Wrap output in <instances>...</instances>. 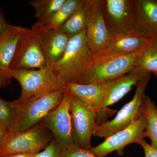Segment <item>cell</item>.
<instances>
[{
  "label": "cell",
  "mask_w": 157,
  "mask_h": 157,
  "mask_svg": "<svg viewBox=\"0 0 157 157\" xmlns=\"http://www.w3.org/2000/svg\"><path fill=\"white\" fill-rule=\"evenodd\" d=\"M93 54L86 43L85 31L70 39L64 54L51 67L61 84L78 83L88 67Z\"/></svg>",
  "instance_id": "cell-1"
},
{
  "label": "cell",
  "mask_w": 157,
  "mask_h": 157,
  "mask_svg": "<svg viewBox=\"0 0 157 157\" xmlns=\"http://www.w3.org/2000/svg\"><path fill=\"white\" fill-rule=\"evenodd\" d=\"M7 72L11 78H15L20 85L21 94L17 100L18 103L63 89V86L50 66L38 70L9 69Z\"/></svg>",
  "instance_id": "cell-2"
},
{
  "label": "cell",
  "mask_w": 157,
  "mask_h": 157,
  "mask_svg": "<svg viewBox=\"0 0 157 157\" xmlns=\"http://www.w3.org/2000/svg\"><path fill=\"white\" fill-rule=\"evenodd\" d=\"M64 94L62 89L39 98L18 102L17 116L8 132H24L39 124L43 118L58 107Z\"/></svg>",
  "instance_id": "cell-3"
},
{
  "label": "cell",
  "mask_w": 157,
  "mask_h": 157,
  "mask_svg": "<svg viewBox=\"0 0 157 157\" xmlns=\"http://www.w3.org/2000/svg\"><path fill=\"white\" fill-rule=\"evenodd\" d=\"M68 94L70 98L73 143L79 148L90 150L93 147L92 137L98 125L97 113L94 108L75 96Z\"/></svg>",
  "instance_id": "cell-4"
},
{
  "label": "cell",
  "mask_w": 157,
  "mask_h": 157,
  "mask_svg": "<svg viewBox=\"0 0 157 157\" xmlns=\"http://www.w3.org/2000/svg\"><path fill=\"white\" fill-rule=\"evenodd\" d=\"M146 48L126 55L90 64L78 83L97 84L121 78L131 72L137 59Z\"/></svg>",
  "instance_id": "cell-5"
},
{
  "label": "cell",
  "mask_w": 157,
  "mask_h": 157,
  "mask_svg": "<svg viewBox=\"0 0 157 157\" xmlns=\"http://www.w3.org/2000/svg\"><path fill=\"white\" fill-rule=\"evenodd\" d=\"M54 139L51 132L39 124L24 132H8L0 149V156L17 153H39Z\"/></svg>",
  "instance_id": "cell-6"
},
{
  "label": "cell",
  "mask_w": 157,
  "mask_h": 157,
  "mask_svg": "<svg viewBox=\"0 0 157 157\" xmlns=\"http://www.w3.org/2000/svg\"><path fill=\"white\" fill-rule=\"evenodd\" d=\"M42 28L39 22L27 29L20 39L9 69L12 70L42 69L47 66L40 41Z\"/></svg>",
  "instance_id": "cell-7"
},
{
  "label": "cell",
  "mask_w": 157,
  "mask_h": 157,
  "mask_svg": "<svg viewBox=\"0 0 157 157\" xmlns=\"http://www.w3.org/2000/svg\"><path fill=\"white\" fill-rule=\"evenodd\" d=\"M150 77L151 74H148L138 82L132 100L124 105L113 119L98 125L94 136L107 138L126 128L142 114L143 96Z\"/></svg>",
  "instance_id": "cell-8"
},
{
  "label": "cell",
  "mask_w": 157,
  "mask_h": 157,
  "mask_svg": "<svg viewBox=\"0 0 157 157\" xmlns=\"http://www.w3.org/2000/svg\"><path fill=\"white\" fill-rule=\"evenodd\" d=\"M117 80L97 84H82L76 83H65L64 91L75 96L90 107L97 113L98 125L107 121L108 118L117 112L116 109L106 107L104 100L116 82Z\"/></svg>",
  "instance_id": "cell-9"
},
{
  "label": "cell",
  "mask_w": 157,
  "mask_h": 157,
  "mask_svg": "<svg viewBox=\"0 0 157 157\" xmlns=\"http://www.w3.org/2000/svg\"><path fill=\"white\" fill-rule=\"evenodd\" d=\"M146 121L141 114L125 128L105 138L102 143L92 147L90 151L98 157H104L116 151L123 155L125 147L129 144L137 143L147 137Z\"/></svg>",
  "instance_id": "cell-10"
},
{
  "label": "cell",
  "mask_w": 157,
  "mask_h": 157,
  "mask_svg": "<svg viewBox=\"0 0 157 157\" xmlns=\"http://www.w3.org/2000/svg\"><path fill=\"white\" fill-rule=\"evenodd\" d=\"M85 35L93 54L109 47L114 41L115 37L109 32L104 19L102 0H89Z\"/></svg>",
  "instance_id": "cell-11"
},
{
  "label": "cell",
  "mask_w": 157,
  "mask_h": 157,
  "mask_svg": "<svg viewBox=\"0 0 157 157\" xmlns=\"http://www.w3.org/2000/svg\"><path fill=\"white\" fill-rule=\"evenodd\" d=\"M108 29L114 37L132 30L135 21L134 0H102Z\"/></svg>",
  "instance_id": "cell-12"
},
{
  "label": "cell",
  "mask_w": 157,
  "mask_h": 157,
  "mask_svg": "<svg viewBox=\"0 0 157 157\" xmlns=\"http://www.w3.org/2000/svg\"><path fill=\"white\" fill-rule=\"evenodd\" d=\"M64 92L63 98L58 107L49 112L39 123L51 132L60 147L73 144L71 135L70 96Z\"/></svg>",
  "instance_id": "cell-13"
},
{
  "label": "cell",
  "mask_w": 157,
  "mask_h": 157,
  "mask_svg": "<svg viewBox=\"0 0 157 157\" xmlns=\"http://www.w3.org/2000/svg\"><path fill=\"white\" fill-rule=\"evenodd\" d=\"M152 41V39L144 38L134 31H130L115 37L109 47L93 54L89 64L134 53L146 48Z\"/></svg>",
  "instance_id": "cell-14"
},
{
  "label": "cell",
  "mask_w": 157,
  "mask_h": 157,
  "mask_svg": "<svg viewBox=\"0 0 157 157\" xmlns=\"http://www.w3.org/2000/svg\"><path fill=\"white\" fill-rule=\"evenodd\" d=\"M135 21L132 30L152 39L157 36V0H134Z\"/></svg>",
  "instance_id": "cell-15"
},
{
  "label": "cell",
  "mask_w": 157,
  "mask_h": 157,
  "mask_svg": "<svg viewBox=\"0 0 157 157\" xmlns=\"http://www.w3.org/2000/svg\"><path fill=\"white\" fill-rule=\"evenodd\" d=\"M70 38L59 29H43L40 41L47 66H51L62 58Z\"/></svg>",
  "instance_id": "cell-16"
},
{
  "label": "cell",
  "mask_w": 157,
  "mask_h": 157,
  "mask_svg": "<svg viewBox=\"0 0 157 157\" xmlns=\"http://www.w3.org/2000/svg\"><path fill=\"white\" fill-rule=\"evenodd\" d=\"M27 29L9 24L0 33V67L9 70L20 39Z\"/></svg>",
  "instance_id": "cell-17"
},
{
  "label": "cell",
  "mask_w": 157,
  "mask_h": 157,
  "mask_svg": "<svg viewBox=\"0 0 157 157\" xmlns=\"http://www.w3.org/2000/svg\"><path fill=\"white\" fill-rule=\"evenodd\" d=\"M150 73H129L118 78L116 82L104 100V104L109 107L117 103L136 86L147 75Z\"/></svg>",
  "instance_id": "cell-18"
},
{
  "label": "cell",
  "mask_w": 157,
  "mask_h": 157,
  "mask_svg": "<svg viewBox=\"0 0 157 157\" xmlns=\"http://www.w3.org/2000/svg\"><path fill=\"white\" fill-rule=\"evenodd\" d=\"M89 10V0L81 4L66 22L59 28L70 39L85 31Z\"/></svg>",
  "instance_id": "cell-19"
},
{
  "label": "cell",
  "mask_w": 157,
  "mask_h": 157,
  "mask_svg": "<svg viewBox=\"0 0 157 157\" xmlns=\"http://www.w3.org/2000/svg\"><path fill=\"white\" fill-rule=\"evenodd\" d=\"M152 40L137 59L131 73L157 75V36Z\"/></svg>",
  "instance_id": "cell-20"
},
{
  "label": "cell",
  "mask_w": 157,
  "mask_h": 157,
  "mask_svg": "<svg viewBox=\"0 0 157 157\" xmlns=\"http://www.w3.org/2000/svg\"><path fill=\"white\" fill-rule=\"evenodd\" d=\"M82 0H66L64 4L48 20L40 23L43 29H58L63 25L81 4Z\"/></svg>",
  "instance_id": "cell-21"
},
{
  "label": "cell",
  "mask_w": 157,
  "mask_h": 157,
  "mask_svg": "<svg viewBox=\"0 0 157 157\" xmlns=\"http://www.w3.org/2000/svg\"><path fill=\"white\" fill-rule=\"evenodd\" d=\"M142 114L146 121L147 137L151 141V145L157 149V108L150 97L143 96Z\"/></svg>",
  "instance_id": "cell-22"
},
{
  "label": "cell",
  "mask_w": 157,
  "mask_h": 157,
  "mask_svg": "<svg viewBox=\"0 0 157 157\" xmlns=\"http://www.w3.org/2000/svg\"><path fill=\"white\" fill-rule=\"evenodd\" d=\"M66 0H33L29 2L30 6L34 9L35 17L38 22L46 21L64 4Z\"/></svg>",
  "instance_id": "cell-23"
},
{
  "label": "cell",
  "mask_w": 157,
  "mask_h": 157,
  "mask_svg": "<svg viewBox=\"0 0 157 157\" xmlns=\"http://www.w3.org/2000/svg\"><path fill=\"white\" fill-rule=\"evenodd\" d=\"M18 107L17 100L8 102L0 98V126L8 132L15 120Z\"/></svg>",
  "instance_id": "cell-24"
},
{
  "label": "cell",
  "mask_w": 157,
  "mask_h": 157,
  "mask_svg": "<svg viewBox=\"0 0 157 157\" xmlns=\"http://www.w3.org/2000/svg\"><path fill=\"white\" fill-rule=\"evenodd\" d=\"M60 157H98L90 150L79 148L75 144H70L60 147Z\"/></svg>",
  "instance_id": "cell-25"
},
{
  "label": "cell",
  "mask_w": 157,
  "mask_h": 157,
  "mask_svg": "<svg viewBox=\"0 0 157 157\" xmlns=\"http://www.w3.org/2000/svg\"><path fill=\"white\" fill-rule=\"evenodd\" d=\"M60 147L54 139L43 151L37 154L36 157H60Z\"/></svg>",
  "instance_id": "cell-26"
},
{
  "label": "cell",
  "mask_w": 157,
  "mask_h": 157,
  "mask_svg": "<svg viewBox=\"0 0 157 157\" xmlns=\"http://www.w3.org/2000/svg\"><path fill=\"white\" fill-rule=\"evenodd\" d=\"M137 144L143 148L144 153V157H157V149L149 144L144 139H141Z\"/></svg>",
  "instance_id": "cell-27"
},
{
  "label": "cell",
  "mask_w": 157,
  "mask_h": 157,
  "mask_svg": "<svg viewBox=\"0 0 157 157\" xmlns=\"http://www.w3.org/2000/svg\"><path fill=\"white\" fill-rule=\"evenodd\" d=\"M6 70L0 67V89L6 87L10 84L11 78Z\"/></svg>",
  "instance_id": "cell-28"
},
{
  "label": "cell",
  "mask_w": 157,
  "mask_h": 157,
  "mask_svg": "<svg viewBox=\"0 0 157 157\" xmlns=\"http://www.w3.org/2000/svg\"><path fill=\"white\" fill-rule=\"evenodd\" d=\"M9 24L6 21L2 10L0 7V33L7 28Z\"/></svg>",
  "instance_id": "cell-29"
},
{
  "label": "cell",
  "mask_w": 157,
  "mask_h": 157,
  "mask_svg": "<svg viewBox=\"0 0 157 157\" xmlns=\"http://www.w3.org/2000/svg\"><path fill=\"white\" fill-rule=\"evenodd\" d=\"M37 154L17 153L0 156V157H36Z\"/></svg>",
  "instance_id": "cell-30"
},
{
  "label": "cell",
  "mask_w": 157,
  "mask_h": 157,
  "mask_svg": "<svg viewBox=\"0 0 157 157\" xmlns=\"http://www.w3.org/2000/svg\"><path fill=\"white\" fill-rule=\"evenodd\" d=\"M7 134H8V131L5 128L0 126V149L6 140Z\"/></svg>",
  "instance_id": "cell-31"
},
{
  "label": "cell",
  "mask_w": 157,
  "mask_h": 157,
  "mask_svg": "<svg viewBox=\"0 0 157 157\" xmlns=\"http://www.w3.org/2000/svg\"><path fill=\"white\" fill-rule=\"evenodd\" d=\"M156 76H157V75H156Z\"/></svg>",
  "instance_id": "cell-32"
}]
</instances>
